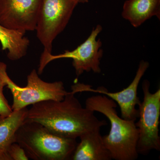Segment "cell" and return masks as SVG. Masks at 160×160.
<instances>
[{"instance_id": "obj_12", "label": "cell", "mask_w": 160, "mask_h": 160, "mask_svg": "<svg viewBox=\"0 0 160 160\" xmlns=\"http://www.w3.org/2000/svg\"><path fill=\"white\" fill-rule=\"evenodd\" d=\"M28 111L27 107L12 111L9 116L0 120V160H10L8 150L15 142L17 132L26 122Z\"/></svg>"}, {"instance_id": "obj_13", "label": "cell", "mask_w": 160, "mask_h": 160, "mask_svg": "<svg viewBox=\"0 0 160 160\" xmlns=\"http://www.w3.org/2000/svg\"><path fill=\"white\" fill-rule=\"evenodd\" d=\"M25 33L6 28L0 24V42L2 50H7V57L12 61H18L27 54L30 41Z\"/></svg>"}, {"instance_id": "obj_15", "label": "cell", "mask_w": 160, "mask_h": 160, "mask_svg": "<svg viewBox=\"0 0 160 160\" xmlns=\"http://www.w3.org/2000/svg\"><path fill=\"white\" fill-rule=\"evenodd\" d=\"M8 153L10 160H29L24 149L17 143L12 144Z\"/></svg>"}, {"instance_id": "obj_10", "label": "cell", "mask_w": 160, "mask_h": 160, "mask_svg": "<svg viewBox=\"0 0 160 160\" xmlns=\"http://www.w3.org/2000/svg\"><path fill=\"white\" fill-rule=\"evenodd\" d=\"M100 130L89 131L80 137L72 156V160H110L111 153L106 148Z\"/></svg>"}, {"instance_id": "obj_11", "label": "cell", "mask_w": 160, "mask_h": 160, "mask_svg": "<svg viewBox=\"0 0 160 160\" xmlns=\"http://www.w3.org/2000/svg\"><path fill=\"white\" fill-rule=\"evenodd\" d=\"M122 16L136 28L153 17L160 20V0H126Z\"/></svg>"}, {"instance_id": "obj_16", "label": "cell", "mask_w": 160, "mask_h": 160, "mask_svg": "<svg viewBox=\"0 0 160 160\" xmlns=\"http://www.w3.org/2000/svg\"><path fill=\"white\" fill-rule=\"evenodd\" d=\"M79 3H82V4H85L89 2V0H78Z\"/></svg>"}, {"instance_id": "obj_6", "label": "cell", "mask_w": 160, "mask_h": 160, "mask_svg": "<svg viewBox=\"0 0 160 160\" xmlns=\"http://www.w3.org/2000/svg\"><path fill=\"white\" fill-rule=\"evenodd\" d=\"M150 86L148 80L143 81L142 88L144 98L138 106L139 119L135 122L139 132L137 149L138 154L143 155L148 154L152 150H160V89L151 93Z\"/></svg>"}, {"instance_id": "obj_5", "label": "cell", "mask_w": 160, "mask_h": 160, "mask_svg": "<svg viewBox=\"0 0 160 160\" xmlns=\"http://www.w3.org/2000/svg\"><path fill=\"white\" fill-rule=\"evenodd\" d=\"M78 0H42L35 30L44 47L42 55L52 54L53 41L66 28Z\"/></svg>"}, {"instance_id": "obj_9", "label": "cell", "mask_w": 160, "mask_h": 160, "mask_svg": "<svg viewBox=\"0 0 160 160\" xmlns=\"http://www.w3.org/2000/svg\"><path fill=\"white\" fill-rule=\"evenodd\" d=\"M42 0H0V24L25 33L35 30Z\"/></svg>"}, {"instance_id": "obj_17", "label": "cell", "mask_w": 160, "mask_h": 160, "mask_svg": "<svg viewBox=\"0 0 160 160\" xmlns=\"http://www.w3.org/2000/svg\"><path fill=\"white\" fill-rule=\"evenodd\" d=\"M2 118H2V117H1V116H0V120L2 119Z\"/></svg>"}, {"instance_id": "obj_7", "label": "cell", "mask_w": 160, "mask_h": 160, "mask_svg": "<svg viewBox=\"0 0 160 160\" xmlns=\"http://www.w3.org/2000/svg\"><path fill=\"white\" fill-rule=\"evenodd\" d=\"M102 30L101 25H98L92 30L91 33L86 41L72 51L66 50L64 53L58 55L48 54L40 57L38 73L42 74L49 63L54 60L62 58H70L72 60V65L77 78L85 72L92 71L96 73L101 72L100 62L103 57L102 41L97 39Z\"/></svg>"}, {"instance_id": "obj_14", "label": "cell", "mask_w": 160, "mask_h": 160, "mask_svg": "<svg viewBox=\"0 0 160 160\" xmlns=\"http://www.w3.org/2000/svg\"><path fill=\"white\" fill-rule=\"evenodd\" d=\"M6 86V84L0 77V116L2 118L8 116L12 112L11 106L3 93V88Z\"/></svg>"}, {"instance_id": "obj_3", "label": "cell", "mask_w": 160, "mask_h": 160, "mask_svg": "<svg viewBox=\"0 0 160 160\" xmlns=\"http://www.w3.org/2000/svg\"><path fill=\"white\" fill-rule=\"evenodd\" d=\"M15 142L34 160H71L78 142L76 139L52 133L40 123L26 120L16 135Z\"/></svg>"}, {"instance_id": "obj_4", "label": "cell", "mask_w": 160, "mask_h": 160, "mask_svg": "<svg viewBox=\"0 0 160 160\" xmlns=\"http://www.w3.org/2000/svg\"><path fill=\"white\" fill-rule=\"evenodd\" d=\"M38 72L32 69L27 76V85L20 87L9 78L7 65L0 62V77L11 91L13 98L12 111H17L29 105L46 100L62 101L68 92L61 81L48 82L40 78Z\"/></svg>"}, {"instance_id": "obj_2", "label": "cell", "mask_w": 160, "mask_h": 160, "mask_svg": "<svg viewBox=\"0 0 160 160\" xmlns=\"http://www.w3.org/2000/svg\"><path fill=\"white\" fill-rule=\"evenodd\" d=\"M85 107L105 115L110 123L109 134L103 137L104 144L110 152L112 159L135 160L138 157L137 149L139 132L135 120L120 117L115 102L105 95L88 98Z\"/></svg>"}, {"instance_id": "obj_1", "label": "cell", "mask_w": 160, "mask_h": 160, "mask_svg": "<svg viewBox=\"0 0 160 160\" xmlns=\"http://www.w3.org/2000/svg\"><path fill=\"white\" fill-rule=\"evenodd\" d=\"M75 94L71 91L62 101L46 100L32 105L26 119L42 124L59 136L76 139L107 126V122L99 120L94 112L83 107Z\"/></svg>"}, {"instance_id": "obj_8", "label": "cell", "mask_w": 160, "mask_h": 160, "mask_svg": "<svg viewBox=\"0 0 160 160\" xmlns=\"http://www.w3.org/2000/svg\"><path fill=\"white\" fill-rule=\"evenodd\" d=\"M149 66V62L142 60L139 64L135 76L128 87L122 91L112 92L108 91L103 86L93 89L90 85L76 83L72 86V92L74 93L83 92H91L104 94L113 100L120 106L121 117L125 120H135L138 118V106L141 102L138 96V89L142 78Z\"/></svg>"}]
</instances>
